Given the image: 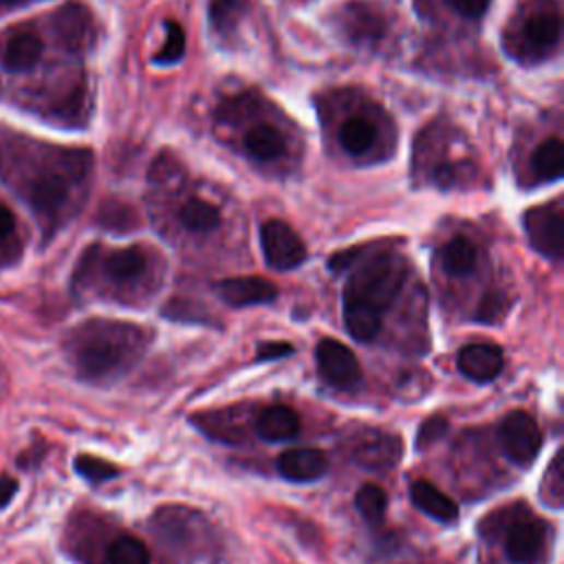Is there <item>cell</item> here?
<instances>
[{
    "instance_id": "cell-1",
    "label": "cell",
    "mask_w": 564,
    "mask_h": 564,
    "mask_svg": "<svg viewBox=\"0 0 564 564\" xmlns=\"http://www.w3.org/2000/svg\"><path fill=\"white\" fill-rule=\"evenodd\" d=\"M89 173L91 153L86 151L0 132V177L25 197L49 236L69 219Z\"/></svg>"
},
{
    "instance_id": "cell-2",
    "label": "cell",
    "mask_w": 564,
    "mask_h": 564,
    "mask_svg": "<svg viewBox=\"0 0 564 564\" xmlns=\"http://www.w3.org/2000/svg\"><path fill=\"white\" fill-rule=\"evenodd\" d=\"M151 344V333L132 322L93 318L78 325L64 340V351L84 381H113L128 373Z\"/></svg>"
},
{
    "instance_id": "cell-3",
    "label": "cell",
    "mask_w": 564,
    "mask_h": 564,
    "mask_svg": "<svg viewBox=\"0 0 564 564\" xmlns=\"http://www.w3.org/2000/svg\"><path fill=\"white\" fill-rule=\"evenodd\" d=\"M353 262L357 265L349 275L344 301H357L384 314L395 303L406 282L403 258L390 251L360 256V249H355L351 265Z\"/></svg>"
},
{
    "instance_id": "cell-4",
    "label": "cell",
    "mask_w": 564,
    "mask_h": 564,
    "mask_svg": "<svg viewBox=\"0 0 564 564\" xmlns=\"http://www.w3.org/2000/svg\"><path fill=\"white\" fill-rule=\"evenodd\" d=\"M260 245L267 265L278 271L296 269L307 260V247L303 238L285 221H265L260 227Z\"/></svg>"
},
{
    "instance_id": "cell-5",
    "label": "cell",
    "mask_w": 564,
    "mask_h": 564,
    "mask_svg": "<svg viewBox=\"0 0 564 564\" xmlns=\"http://www.w3.org/2000/svg\"><path fill=\"white\" fill-rule=\"evenodd\" d=\"M501 446L509 461L516 466H529L542 446V433L536 419L525 410L509 412L498 428Z\"/></svg>"
},
{
    "instance_id": "cell-6",
    "label": "cell",
    "mask_w": 564,
    "mask_h": 564,
    "mask_svg": "<svg viewBox=\"0 0 564 564\" xmlns=\"http://www.w3.org/2000/svg\"><path fill=\"white\" fill-rule=\"evenodd\" d=\"M525 232L531 247L544 258L560 260L564 251V212L562 205L549 203L531 208L525 214Z\"/></svg>"
},
{
    "instance_id": "cell-7",
    "label": "cell",
    "mask_w": 564,
    "mask_h": 564,
    "mask_svg": "<svg viewBox=\"0 0 564 564\" xmlns=\"http://www.w3.org/2000/svg\"><path fill=\"white\" fill-rule=\"evenodd\" d=\"M560 36H562V21L557 10L536 12L525 21L518 34L516 51L525 58V62H538L557 49Z\"/></svg>"
},
{
    "instance_id": "cell-8",
    "label": "cell",
    "mask_w": 564,
    "mask_h": 564,
    "mask_svg": "<svg viewBox=\"0 0 564 564\" xmlns=\"http://www.w3.org/2000/svg\"><path fill=\"white\" fill-rule=\"evenodd\" d=\"M316 357H318V366H320L322 377L329 384H333L336 388H351L362 377V368H360V362H357L355 353L338 340L325 338L318 344Z\"/></svg>"
},
{
    "instance_id": "cell-9",
    "label": "cell",
    "mask_w": 564,
    "mask_h": 564,
    "mask_svg": "<svg viewBox=\"0 0 564 564\" xmlns=\"http://www.w3.org/2000/svg\"><path fill=\"white\" fill-rule=\"evenodd\" d=\"M153 527L175 549L197 547L192 531H205V518L188 507H164L153 516Z\"/></svg>"
},
{
    "instance_id": "cell-10",
    "label": "cell",
    "mask_w": 564,
    "mask_h": 564,
    "mask_svg": "<svg viewBox=\"0 0 564 564\" xmlns=\"http://www.w3.org/2000/svg\"><path fill=\"white\" fill-rule=\"evenodd\" d=\"M401 455H403V446L399 437L373 433L355 444L351 459L362 470L384 472V470H392L401 461Z\"/></svg>"
},
{
    "instance_id": "cell-11",
    "label": "cell",
    "mask_w": 564,
    "mask_h": 564,
    "mask_svg": "<svg viewBox=\"0 0 564 564\" xmlns=\"http://www.w3.org/2000/svg\"><path fill=\"white\" fill-rule=\"evenodd\" d=\"M505 553L514 564H529L544 544V527L536 516H525L512 522L503 538Z\"/></svg>"
},
{
    "instance_id": "cell-12",
    "label": "cell",
    "mask_w": 564,
    "mask_h": 564,
    "mask_svg": "<svg viewBox=\"0 0 564 564\" xmlns=\"http://www.w3.org/2000/svg\"><path fill=\"white\" fill-rule=\"evenodd\" d=\"M278 472L292 483H309L320 479L327 468L329 459L320 448L314 446H296L282 453L278 457Z\"/></svg>"
},
{
    "instance_id": "cell-13",
    "label": "cell",
    "mask_w": 564,
    "mask_h": 564,
    "mask_svg": "<svg viewBox=\"0 0 564 564\" xmlns=\"http://www.w3.org/2000/svg\"><path fill=\"white\" fill-rule=\"evenodd\" d=\"M219 296L230 307H254V305H267L275 301L278 290L273 282L267 278L249 275V278H227L219 282Z\"/></svg>"
},
{
    "instance_id": "cell-14",
    "label": "cell",
    "mask_w": 564,
    "mask_h": 564,
    "mask_svg": "<svg viewBox=\"0 0 564 564\" xmlns=\"http://www.w3.org/2000/svg\"><path fill=\"white\" fill-rule=\"evenodd\" d=\"M104 275L115 282L119 287L134 285L137 280H141L149 271V254L141 247H124L108 251L102 262Z\"/></svg>"
},
{
    "instance_id": "cell-15",
    "label": "cell",
    "mask_w": 564,
    "mask_h": 564,
    "mask_svg": "<svg viewBox=\"0 0 564 564\" xmlns=\"http://www.w3.org/2000/svg\"><path fill=\"white\" fill-rule=\"evenodd\" d=\"M459 371L472 381H492L503 371V351L496 344H468L457 357Z\"/></svg>"
},
{
    "instance_id": "cell-16",
    "label": "cell",
    "mask_w": 564,
    "mask_h": 564,
    "mask_svg": "<svg viewBox=\"0 0 564 564\" xmlns=\"http://www.w3.org/2000/svg\"><path fill=\"white\" fill-rule=\"evenodd\" d=\"M256 433L267 442H290L301 433V416L290 406H269L256 419Z\"/></svg>"
},
{
    "instance_id": "cell-17",
    "label": "cell",
    "mask_w": 564,
    "mask_h": 564,
    "mask_svg": "<svg viewBox=\"0 0 564 564\" xmlns=\"http://www.w3.org/2000/svg\"><path fill=\"white\" fill-rule=\"evenodd\" d=\"M43 49V40L34 32H19L8 40L3 67L12 73H27L40 62Z\"/></svg>"
},
{
    "instance_id": "cell-18",
    "label": "cell",
    "mask_w": 564,
    "mask_h": 564,
    "mask_svg": "<svg viewBox=\"0 0 564 564\" xmlns=\"http://www.w3.org/2000/svg\"><path fill=\"white\" fill-rule=\"evenodd\" d=\"M410 498L416 509L428 514L435 520L450 522L459 516L457 503L450 496H446L439 487H435L431 481H416L410 490Z\"/></svg>"
},
{
    "instance_id": "cell-19",
    "label": "cell",
    "mask_w": 564,
    "mask_h": 564,
    "mask_svg": "<svg viewBox=\"0 0 564 564\" xmlns=\"http://www.w3.org/2000/svg\"><path fill=\"white\" fill-rule=\"evenodd\" d=\"M377 141V124L371 117H351L340 128V146L351 157H364Z\"/></svg>"
},
{
    "instance_id": "cell-20",
    "label": "cell",
    "mask_w": 564,
    "mask_h": 564,
    "mask_svg": "<svg viewBox=\"0 0 564 564\" xmlns=\"http://www.w3.org/2000/svg\"><path fill=\"white\" fill-rule=\"evenodd\" d=\"M381 312L357 301H344V325L357 342H373L381 331Z\"/></svg>"
},
{
    "instance_id": "cell-21",
    "label": "cell",
    "mask_w": 564,
    "mask_h": 564,
    "mask_svg": "<svg viewBox=\"0 0 564 564\" xmlns=\"http://www.w3.org/2000/svg\"><path fill=\"white\" fill-rule=\"evenodd\" d=\"M243 144H245L247 155L258 162H273L282 153H285V137H282V132L269 124L254 126L245 134Z\"/></svg>"
},
{
    "instance_id": "cell-22",
    "label": "cell",
    "mask_w": 564,
    "mask_h": 564,
    "mask_svg": "<svg viewBox=\"0 0 564 564\" xmlns=\"http://www.w3.org/2000/svg\"><path fill=\"white\" fill-rule=\"evenodd\" d=\"M564 168V149L560 137H549L531 155V173L540 181H557Z\"/></svg>"
},
{
    "instance_id": "cell-23",
    "label": "cell",
    "mask_w": 564,
    "mask_h": 564,
    "mask_svg": "<svg viewBox=\"0 0 564 564\" xmlns=\"http://www.w3.org/2000/svg\"><path fill=\"white\" fill-rule=\"evenodd\" d=\"M179 221L186 230L205 234L221 225V212L216 205L203 201V199H190L179 210Z\"/></svg>"
},
{
    "instance_id": "cell-24",
    "label": "cell",
    "mask_w": 564,
    "mask_h": 564,
    "mask_svg": "<svg viewBox=\"0 0 564 564\" xmlns=\"http://www.w3.org/2000/svg\"><path fill=\"white\" fill-rule=\"evenodd\" d=\"M442 265L450 275H468L477 265V247L470 238L457 236L442 249Z\"/></svg>"
},
{
    "instance_id": "cell-25",
    "label": "cell",
    "mask_w": 564,
    "mask_h": 564,
    "mask_svg": "<svg viewBox=\"0 0 564 564\" xmlns=\"http://www.w3.org/2000/svg\"><path fill=\"white\" fill-rule=\"evenodd\" d=\"M106 564H151V551L132 536H119L106 551Z\"/></svg>"
},
{
    "instance_id": "cell-26",
    "label": "cell",
    "mask_w": 564,
    "mask_h": 564,
    "mask_svg": "<svg viewBox=\"0 0 564 564\" xmlns=\"http://www.w3.org/2000/svg\"><path fill=\"white\" fill-rule=\"evenodd\" d=\"M346 27L353 40L373 43L381 36V16L362 5H351L346 16Z\"/></svg>"
},
{
    "instance_id": "cell-27",
    "label": "cell",
    "mask_w": 564,
    "mask_h": 564,
    "mask_svg": "<svg viewBox=\"0 0 564 564\" xmlns=\"http://www.w3.org/2000/svg\"><path fill=\"white\" fill-rule=\"evenodd\" d=\"M540 496L544 505L560 509L564 503V466H562V453H555L551 466L547 468V474L542 479Z\"/></svg>"
},
{
    "instance_id": "cell-28",
    "label": "cell",
    "mask_w": 564,
    "mask_h": 564,
    "mask_svg": "<svg viewBox=\"0 0 564 564\" xmlns=\"http://www.w3.org/2000/svg\"><path fill=\"white\" fill-rule=\"evenodd\" d=\"M355 505L360 509V514L368 520V522H379L386 514V505H388V496L381 487L377 485H364L357 490L355 494Z\"/></svg>"
},
{
    "instance_id": "cell-29",
    "label": "cell",
    "mask_w": 564,
    "mask_h": 564,
    "mask_svg": "<svg viewBox=\"0 0 564 564\" xmlns=\"http://www.w3.org/2000/svg\"><path fill=\"white\" fill-rule=\"evenodd\" d=\"M240 0H210V23L219 34L236 30L240 19Z\"/></svg>"
},
{
    "instance_id": "cell-30",
    "label": "cell",
    "mask_w": 564,
    "mask_h": 564,
    "mask_svg": "<svg viewBox=\"0 0 564 564\" xmlns=\"http://www.w3.org/2000/svg\"><path fill=\"white\" fill-rule=\"evenodd\" d=\"M186 54L184 27L175 21L166 23V45L157 51L155 64H177Z\"/></svg>"
},
{
    "instance_id": "cell-31",
    "label": "cell",
    "mask_w": 564,
    "mask_h": 564,
    "mask_svg": "<svg viewBox=\"0 0 564 564\" xmlns=\"http://www.w3.org/2000/svg\"><path fill=\"white\" fill-rule=\"evenodd\" d=\"M75 470L80 477H84L89 483H104V481H110L119 474V468L104 461V459H97V457H91V455H80L75 459Z\"/></svg>"
},
{
    "instance_id": "cell-32",
    "label": "cell",
    "mask_w": 564,
    "mask_h": 564,
    "mask_svg": "<svg viewBox=\"0 0 564 564\" xmlns=\"http://www.w3.org/2000/svg\"><path fill=\"white\" fill-rule=\"evenodd\" d=\"M16 234V216L10 208L0 205V265H8L10 256H16L21 249H12Z\"/></svg>"
},
{
    "instance_id": "cell-33",
    "label": "cell",
    "mask_w": 564,
    "mask_h": 564,
    "mask_svg": "<svg viewBox=\"0 0 564 564\" xmlns=\"http://www.w3.org/2000/svg\"><path fill=\"white\" fill-rule=\"evenodd\" d=\"M448 426H450L448 419L442 416V414H435V416L423 421L419 433H416V448L419 450H426V448L435 446L437 442H442L446 437V433H448Z\"/></svg>"
},
{
    "instance_id": "cell-34",
    "label": "cell",
    "mask_w": 564,
    "mask_h": 564,
    "mask_svg": "<svg viewBox=\"0 0 564 564\" xmlns=\"http://www.w3.org/2000/svg\"><path fill=\"white\" fill-rule=\"evenodd\" d=\"M292 353H294V346L290 342H262V344H258L256 360L258 362H271V360L287 357Z\"/></svg>"
},
{
    "instance_id": "cell-35",
    "label": "cell",
    "mask_w": 564,
    "mask_h": 564,
    "mask_svg": "<svg viewBox=\"0 0 564 564\" xmlns=\"http://www.w3.org/2000/svg\"><path fill=\"white\" fill-rule=\"evenodd\" d=\"M448 3L466 19H481L490 8V0H448Z\"/></svg>"
},
{
    "instance_id": "cell-36",
    "label": "cell",
    "mask_w": 564,
    "mask_h": 564,
    "mask_svg": "<svg viewBox=\"0 0 564 564\" xmlns=\"http://www.w3.org/2000/svg\"><path fill=\"white\" fill-rule=\"evenodd\" d=\"M16 492H19V483L12 477H0V509L10 505Z\"/></svg>"
},
{
    "instance_id": "cell-37",
    "label": "cell",
    "mask_w": 564,
    "mask_h": 564,
    "mask_svg": "<svg viewBox=\"0 0 564 564\" xmlns=\"http://www.w3.org/2000/svg\"><path fill=\"white\" fill-rule=\"evenodd\" d=\"M27 3H34V0H0V8H19Z\"/></svg>"
}]
</instances>
